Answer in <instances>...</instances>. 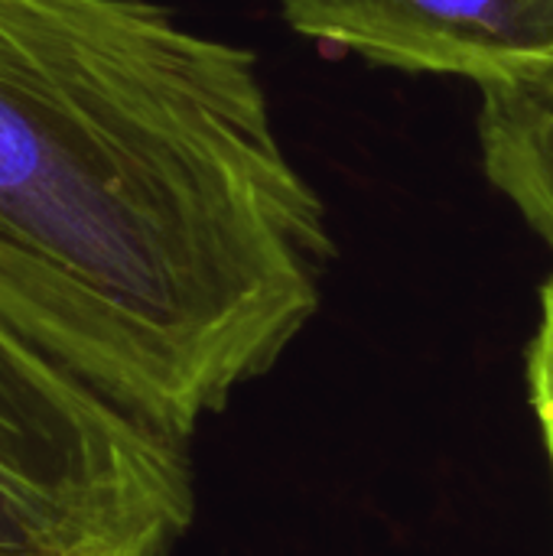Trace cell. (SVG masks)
Masks as SVG:
<instances>
[{"mask_svg": "<svg viewBox=\"0 0 553 556\" xmlns=\"http://www.w3.org/2000/svg\"><path fill=\"white\" fill-rule=\"evenodd\" d=\"M336 257L251 49L153 0H0V319L189 443Z\"/></svg>", "mask_w": 553, "mask_h": 556, "instance_id": "1", "label": "cell"}, {"mask_svg": "<svg viewBox=\"0 0 553 556\" xmlns=\"http://www.w3.org/2000/svg\"><path fill=\"white\" fill-rule=\"evenodd\" d=\"M192 521L186 443L0 319V556H173Z\"/></svg>", "mask_w": 553, "mask_h": 556, "instance_id": "2", "label": "cell"}, {"mask_svg": "<svg viewBox=\"0 0 553 556\" xmlns=\"http://www.w3.org/2000/svg\"><path fill=\"white\" fill-rule=\"evenodd\" d=\"M284 16L326 49L479 91L553 72V0H284Z\"/></svg>", "mask_w": 553, "mask_h": 556, "instance_id": "3", "label": "cell"}, {"mask_svg": "<svg viewBox=\"0 0 553 556\" xmlns=\"http://www.w3.org/2000/svg\"><path fill=\"white\" fill-rule=\"evenodd\" d=\"M479 140L489 179L553 248V72L486 88Z\"/></svg>", "mask_w": 553, "mask_h": 556, "instance_id": "4", "label": "cell"}, {"mask_svg": "<svg viewBox=\"0 0 553 556\" xmlns=\"http://www.w3.org/2000/svg\"><path fill=\"white\" fill-rule=\"evenodd\" d=\"M528 394L553 472V277L541 290V319L528 345Z\"/></svg>", "mask_w": 553, "mask_h": 556, "instance_id": "5", "label": "cell"}]
</instances>
